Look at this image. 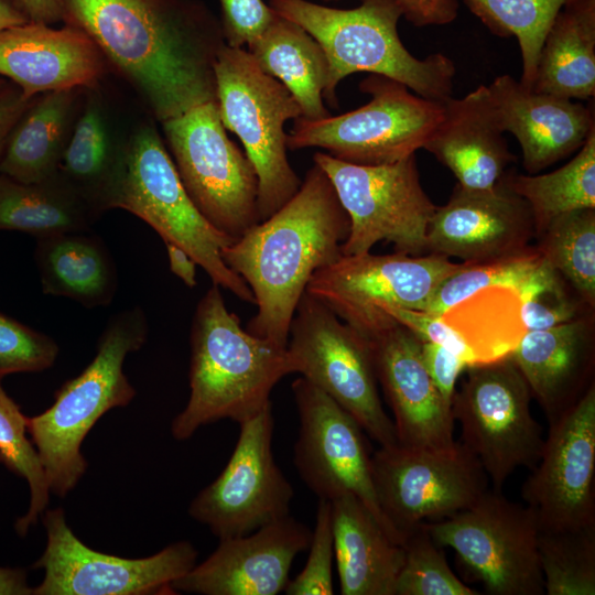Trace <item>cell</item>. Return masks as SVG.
Segmentation results:
<instances>
[{
    "label": "cell",
    "instance_id": "obj_1",
    "mask_svg": "<svg viewBox=\"0 0 595 595\" xmlns=\"http://www.w3.org/2000/svg\"><path fill=\"white\" fill-rule=\"evenodd\" d=\"M158 122L216 100L220 21L197 0H60Z\"/></svg>",
    "mask_w": 595,
    "mask_h": 595
},
{
    "label": "cell",
    "instance_id": "obj_2",
    "mask_svg": "<svg viewBox=\"0 0 595 595\" xmlns=\"http://www.w3.org/2000/svg\"><path fill=\"white\" fill-rule=\"evenodd\" d=\"M348 232V215L314 163L291 199L221 249L225 263L246 281L258 306L246 329L286 347L311 277L343 256Z\"/></svg>",
    "mask_w": 595,
    "mask_h": 595
},
{
    "label": "cell",
    "instance_id": "obj_3",
    "mask_svg": "<svg viewBox=\"0 0 595 595\" xmlns=\"http://www.w3.org/2000/svg\"><path fill=\"white\" fill-rule=\"evenodd\" d=\"M293 374L286 347L241 327L212 284L199 300L191 327L190 398L172 421L177 441L199 428L229 419L238 424L269 403L273 387Z\"/></svg>",
    "mask_w": 595,
    "mask_h": 595
},
{
    "label": "cell",
    "instance_id": "obj_4",
    "mask_svg": "<svg viewBox=\"0 0 595 595\" xmlns=\"http://www.w3.org/2000/svg\"><path fill=\"white\" fill-rule=\"evenodd\" d=\"M269 6L322 46L328 62L323 99L331 107H337L339 82L358 72L387 76L430 100L444 102L452 97L454 62L442 53L421 60L405 48L398 33L402 11L393 0H360L354 9L307 0H269Z\"/></svg>",
    "mask_w": 595,
    "mask_h": 595
},
{
    "label": "cell",
    "instance_id": "obj_5",
    "mask_svg": "<svg viewBox=\"0 0 595 595\" xmlns=\"http://www.w3.org/2000/svg\"><path fill=\"white\" fill-rule=\"evenodd\" d=\"M148 320L140 306L115 314L102 331L89 365L64 382L44 412L28 416V433L52 494L65 497L84 476L82 443L109 410L128 405L136 389L123 372L126 357L147 342Z\"/></svg>",
    "mask_w": 595,
    "mask_h": 595
},
{
    "label": "cell",
    "instance_id": "obj_6",
    "mask_svg": "<svg viewBox=\"0 0 595 595\" xmlns=\"http://www.w3.org/2000/svg\"><path fill=\"white\" fill-rule=\"evenodd\" d=\"M147 223L162 238L184 249L212 282L241 301L255 303L246 281L221 257V249L235 241L215 228L185 191L155 120L148 116L133 127L126 174L116 202Z\"/></svg>",
    "mask_w": 595,
    "mask_h": 595
},
{
    "label": "cell",
    "instance_id": "obj_7",
    "mask_svg": "<svg viewBox=\"0 0 595 595\" xmlns=\"http://www.w3.org/2000/svg\"><path fill=\"white\" fill-rule=\"evenodd\" d=\"M214 74L221 122L239 138L257 172L261 221L301 186L288 160L284 125L302 117V110L290 90L266 74L242 47L225 44L217 54Z\"/></svg>",
    "mask_w": 595,
    "mask_h": 595
},
{
    "label": "cell",
    "instance_id": "obj_8",
    "mask_svg": "<svg viewBox=\"0 0 595 595\" xmlns=\"http://www.w3.org/2000/svg\"><path fill=\"white\" fill-rule=\"evenodd\" d=\"M369 101L339 116L294 120L288 149L321 148L358 165L390 164L423 149L443 117V102L413 94L387 76L369 74L359 83Z\"/></svg>",
    "mask_w": 595,
    "mask_h": 595
},
{
    "label": "cell",
    "instance_id": "obj_9",
    "mask_svg": "<svg viewBox=\"0 0 595 595\" xmlns=\"http://www.w3.org/2000/svg\"><path fill=\"white\" fill-rule=\"evenodd\" d=\"M286 351L293 372L331 397L380 446L398 444L379 397L370 342L306 292L291 321Z\"/></svg>",
    "mask_w": 595,
    "mask_h": 595
},
{
    "label": "cell",
    "instance_id": "obj_10",
    "mask_svg": "<svg viewBox=\"0 0 595 595\" xmlns=\"http://www.w3.org/2000/svg\"><path fill=\"white\" fill-rule=\"evenodd\" d=\"M161 126L180 180L203 216L235 240L257 225V172L228 138L216 100Z\"/></svg>",
    "mask_w": 595,
    "mask_h": 595
},
{
    "label": "cell",
    "instance_id": "obj_11",
    "mask_svg": "<svg viewBox=\"0 0 595 595\" xmlns=\"http://www.w3.org/2000/svg\"><path fill=\"white\" fill-rule=\"evenodd\" d=\"M441 548L454 550L470 581L490 595L544 594L533 510L488 488L472 506L423 522Z\"/></svg>",
    "mask_w": 595,
    "mask_h": 595
},
{
    "label": "cell",
    "instance_id": "obj_12",
    "mask_svg": "<svg viewBox=\"0 0 595 595\" xmlns=\"http://www.w3.org/2000/svg\"><path fill=\"white\" fill-rule=\"evenodd\" d=\"M452 401L461 443L479 461L491 488L502 490L520 467L530 470L541 458L544 436L531 412V392L508 356L466 368Z\"/></svg>",
    "mask_w": 595,
    "mask_h": 595
},
{
    "label": "cell",
    "instance_id": "obj_13",
    "mask_svg": "<svg viewBox=\"0 0 595 595\" xmlns=\"http://www.w3.org/2000/svg\"><path fill=\"white\" fill-rule=\"evenodd\" d=\"M313 161L331 180L349 218L343 256L369 252L381 240L404 255L428 251L436 205L421 185L415 154L382 165L353 164L324 152H316Z\"/></svg>",
    "mask_w": 595,
    "mask_h": 595
},
{
    "label": "cell",
    "instance_id": "obj_14",
    "mask_svg": "<svg viewBox=\"0 0 595 595\" xmlns=\"http://www.w3.org/2000/svg\"><path fill=\"white\" fill-rule=\"evenodd\" d=\"M462 266L437 253L342 256L315 271L305 292L370 340L398 324L386 309L425 311L442 282Z\"/></svg>",
    "mask_w": 595,
    "mask_h": 595
},
{
    "label": "cell",
    "instance_id": "obj_15",
    "mask_svg": "<svg viewBox=\"0 0 595 595\" xmlns=\"http://www.w3.org/2000/svg\"><path fill=\"white\" fill-rule=\"evenodd\" d=\"M371 467L380 508L403 539L422 522L468 508L489 488L478 458L461 442L446 451L380 446Z\"/></svg>",
    "mask_w": 595,
    "mask_h": 595
},
{
    "label": "cell",
    "instance_id": "obj_16",
    "mask_svg": "<svg viewBox=\"0 0 595 595\" xmlns=\"http://www.w3.org/2000/svg\"><path fill=\"white\" fill-rule=\"evenodd\" d=\"M47 542L33 564L44 570L33 595H163L195 564L197 551L188 541L172 543L141 559L106 554L83 543L66 522L62 508L45 510Z\"/></svg>",
    "mask_w": 595,
    "mask_h": 595
},
{
    "label": "cell",
    "instance_id": "obj_17",
    "mask_svg": "<svg viewBox=\"0 0 595 595\" xmlns=\"http://www.w3.org/2000/svg\"><path fill=\"white\" fill-rule=\"evenodd\" d=\"M292 391L300 421L293 461L301 479L318 499L355 496L387 534L403 544L380 508L361 426L305 378L295 379Z\"/></svg>",
    "mask_w": 595,
    "mask_h": 595
},
{
    "label": "cell",
    "instance_id": "obj_18",
    "mask_svg": "<svg viewBox=\"0 0 595 595\" xmlns=\"http://www.w3.org/2000/svg\"><path fill=\"white\" fill-rule=\"evenodd\" d=\"M239 425L227 465L188 507V515L218 539L245 536L290 516L294 495L273 456L272 403Z\"/></svg>",
    "mask_w": 595,
    "mask_h": 595
},
{
    "label": "cell",
    "instance_id": "obj_19",
    "mask_svg": "<svg viewBox=\"0 0 595 595\" xmlns=\"http://www.w3.org/2000/svg\"><path fill=\"white\" fill-rule=\"evenodd\" d=\"M521 497L540 530L595 526V386L549 424L540 461Z\"/></svg>",
    "mask_w": 595,
    "mask_h": 595
},
{
    "label": "cell",
    "instance_id": "obj_20",
    "mask_svg": "<svg viewBox=\"0 0 595 595\" xmlns=\"http://www.w3.org/2000/svg\"><path fill=\"white\" fill-rule=\"evenodd\" d=\"M312 531L288 516L253 533L219 539L201 564L173 582L175 593L275 595L284 592L295 556L307 550Z\"/></svg>",
    "mask_w": 595,
    "mask_h": 595
},
{
    "label": "cell",
    "instance_id": "obj_21",
    "mask_svg": "<svg viewBox=\"0 0 595 595\" xmlns=\"http://www.w3.org/2000/svg\"><path fill=\"white\" fill-rule=\"evenodd\" d=\"M534 232L528 204L513 193L504 175L493 190L456 185L436 209L428 228V251L463 262H482L524 251Z\"/></svg>",
    "mask_w": 595,
    "mask_h": 595
},
{
    "label": "cell",
    "instance_id": "obj_22",
    "mask_svg": "<svg viewBox=\"0 0 595 595\" xmlns=\"http://www.w3.org/2000/svg\"><path fill=\"white\" fill-rule=\"evenodd\" d=\"M378 382L393 414L398 444L452 450L454 418L421 357V340L397 324L369 340Z\"/></svg>",
    "mask_w": 595,
    "mask_h": 595
},
{
    "label": "cell",
    "instance_id": "obj_23",
    "mask_svg": "<svg viewBox=\"0 0 595 595\" xmlns=\"http://www.w3.org/2000/svg\"><path fill=\"white\" fill-rule=\"evenodd\" d=\"M108 65L89 36L64 24L28 21L0 29V77L33 98L71 88L95 87L109 74Z\"/></svg>",
    "mask_w": 595,
    "mask_h": 595
},
{
    "label": "cell",
    "instance_id": "obj_24",
    "mask_svg": "<svg viewBox=\"0 0 595 595\" xmlns=\"http://www.w3.org/2000/svg\"><path fill=\"white\" fill-rule=\"evenodd\" d=\"M102 84L85 88L56 173L98 217L116 207L137 122L123 123Z\"/></svg>",
    "mask_w": 595,
    "mask_h": 595
},
{
    "label": "cell",
    "instance_id": "obj_25",
    "mask_svg": "<svg viewBox=\"0 0 595 595\" xmlns=\"http://www.w3.org/2000/svg\"><path fill=\"white\" fill-rule=\"evenodd\" d=\"M487 88L502 131L520 144L529 174L577 151L595 128L593 104L534 91L508 74L497 76Z\"/></svg>",
    "mask_w": 595,
    "mask_h": 595
},
{
    "label": "cell",
    "instance_id": "obj_26",
    "mask_svg": "<svg viewBox=\"0 0 595 595\" xmlns=\"http://www.w3.org/2000/svg\"><path fill=\"white\" fill-rule=\"evenodd\" d=\"M443 117L423 149L470 191L493 190L515 161L488 88L478 86L443 102Z\"/></svg>",
    "mask_w": 595,
    "mask_h": 595
},
{
    "label": "cell",
    "instance_id": "obj_27",
    "mask_svg": "<svg viewBox=\"0 0 595 595\" xmlns=\"http://www.w3.org/2000/svg\"><path fill=\"white\" fill-rule=\"evenodd\" d=\"M548 424L573 407L593 385V351L588 327L582 321L526 331L509 354Z\"/></svg>",
    "mask_w": 595,
    "mask_h": 595
},
{
    "label": "cell",
    "instance_id": "obj_28",
    "mask_svg": "<svg viewBox=\"0 0 595 595\" xmlns=\"http://www.w3.org/2000/svg\"><path fill=\"white\" fill-rule=\"evenodd\" d=\"M334 550L343 595H394L404 550L355 496L331 501Z\"/></svg>",
    "mask_w": 595,
    "mask_h": 595
},
{
    "label": "cell",
    "instance_id": "obj_29",
    "mask_svg": "<svg viewBox=\"0 0 595 595\" xmlns=\"http://www.w3.org/2000/svg\"><path fill=\"white\" fill-rule=\"evenodd\" d=\"M84 93L85 88H71L35 96L8 137L0 174L24 183L55 176Z\"/></svg>",
    "mask_w": 595,
    "mask_h": 595
},
{
    "label": "cell",
    "instance_id": "obj_30",
    "mask_svg": "<svg viewBox=\"0 0 595 595\" xmlns=\"http://www.w3.org/2000/svg\"><path fill=\"white\" fill-rule=\"evenodd\" d=\"M88 231L37 238L35 263L43 293L86 307L106 306L117 291V270L102 240Z\"/></svg>",
    "mask_w": 595,
    "mask_h": 595
},
{
    "label": "cell",
    "instance_id": "obj_31",
    "mask_svg": "<svg viewBox=\"0 0 595 595\" xmlns=\"http://www.w3.org/2000/svg\"><path fill=\"white\" fill-rule=\"evenodd\" d=\"M532 89L574 100L595 95V0H564L541 46Z\"/></svg>",
    "mask_w": 595,
    "mask_h": 595
},
{
    "label": "cell",
    "instance_id": "obj_32",
    "mask_svg": "<svg viewBox=\"0 0 595 595\" xmlns=\"http://www.w3.org/2000/svg\"><path fill=\"white\" fill-rule=\"evenodd\" d=\"M247 47L259 67L290 90L302 117L317 120L331 116L323 99L328 62L320 43L302 26L277 14Z\"/></svg>",
    "mask_w": 595,
    "mask_h": 595
},
{
    "label": "cell",
    "instance_id": "obj_33",
    "mask_svg": "<svg viewBox=\"0 0 595 595\" xmlns=\"http://www.w3.org/2000/svg\"><path fill=\"white\" fill-rule=\"evenodd\" d=\"M97 218L57 175L24 183L0 174V230L41 238L89 230Z\"/></svg>",
    "mask_w": 595,
    "mask_h": 595
},
{
    "label": "cell",
    "instance_id": "obj_34",
    "mask_svg": "<svg viewBox=\"0 0 595 595\" xmlns=\"http://www.w3.org/2000/svg\"><path fill=\"white\" fill-rule=\"evenodd\" d=\"M508 187L528 204L539 236L556 217L595 208V128L577 154L545 174L505 173Z\"/></svg>",
    "mask_w": 595,
    "mask_h": 595
},
{
    "label": "cell",
    "instance_id": "obj_35",
    "mask_svg": "<svg viewBox=\"0 0 595 595\" xmlns=\"http://www.w3.org/2000/svg\"><path fill=\"white\" fill-rule=\"evenodd\" d=\"M537 249L563 275L582 302L595 303V208L554 218L539 235Z\"/></svg>",
    "mask_w": 595,
    "mask_h": 595
},
{
    "label": "cell",
    "instance_id": "obj_36",
    "mask_svg": "<svg viewBox=\"0 0 595 595\" xmlns=\"http://www.w3.org/2000/svg\"><path fill=\"white\" fill-rule=\"evenodd\" d=\"M495 35L516 36L522 62L520 83L532 89L544 36L564 0H464Z\"/></svg>",
    "mask_w": 595,
    "mask_h": 595
},
{
    "label": "cell",
    "instance_id": "obj_37",
    "mask_svg": "<svg viewBox=\"0 0 595 595\" xmlns=\"http://www.w3.org/2000/svg\"><path fill=\"white\" fill-rule=\"evenodd\" d=\"M538 552L545 594H595V526L540 530Z\"/></svg>",
    "mask_w": 595,
    "mask_h": 595
},
{
    "label": "cell",
    "instance_id": "obj_38",
    "mask_svg": "<svg viewBox=\"0 0 595 595\" xmlns=\"http://www.w3.org/2000/svg\"><path fill=\"white\" fill-rule=\"evenodd\" d=\"M0 463L15 476L25 479L29 485V508L14 523L18 536L24 538L46 510L51 490L37 452L28 433V416L2 388L1 380Z\"/></svg>",
    "mask_w": 595,
    "mask_h": 595
},
{
    "label": "cell",
    "instance_id": "obj_39",
    "mask_svg": "<svg viewBox=\"0 0 595 595\" xmlns=\"http://www.w3.org/2000/svg\"><path fill=\"white\" fill-rule=\"evenodd\" d=\"M545 260L537 248L482 262H463L436 290L425 312L443 316L454 306L486 289L519 292L537 275Z\"/></svg>",
    "mask_w": 595,
    "mask_h": 595
},
{
    "label": "cell",
    "instance_id": "obj_40",
    "mask_svg": "<svg viewBox=\"0 0 595 595\" xmlns=\"http://www.w3.org/2000/svg\"><path fill=\"white\" fill-rule=\"evenodd\" d=\"M404 559L394 595H477L450 567L443 548L422 522L404 537Z\"/></svg>",
    "mask_w": 595,
    "mask_h": 595
},
{
    "label": "cell",
    "instance_id": "obj_41",
    "mask_svg": "<svg viewBox=\"0 0 595 595\" xmlns=\"http://www.w3.org/2000/svg\"><path fill=\"white\" fill-rule=\"evenodd\" d=\"M58 351L52 337L0 312V380L11 374L48 369Z\"/></svg>",
    "mask_w": 595,
    "mask_h": 595
},
{
    "label": "cell",
    "instance_id": "obj_42",
    "mask_svg": "<svg viewBox=\"0 0 595 595\" xmlns=\"http://www.w3.org/2000/svg\"><path fill=\"white\" fill-rule=\"evenodd\" d=\"M518 296L526 331L545 329L575 320L577 304L566 294L560 274L547 261Z\"/></svg>",
    "mask_w": 595,
    "mask_h": 595
},
{
    "label": "cell",
    "instance_id": "obj_43",
    "mask_svg": "<svg viewBox=\"0 0 595 595\" xmlns=\"http://www.w3.org/2000/svg\"><path fill=\"white\" fill-rule=\"evenodd\" d=\"M309 556L303 570L289 580L286 595H332L333 563L335 560L331 501L318 499L315 526L309 544Z\"/></svg>",
    "mask_w": 595,
    "mask_h": 595
},
{
    "label": "cell",
    "instance_id": "obj_44",
    "mask_svg": "<svg viewBox=\"0 0 595 595\" xmlns=\"http://www.w3.org/2000/svg\"><path fill=\"white\" fill-rule=\"evenodd\" d=\"M385 312L398 324L412 332L421 342L444 347L462 358L468 367L482 364L464 335L442 316L425 311L389 307Z\"/></svg>",
    "mask_w": 595,
    "mask_h": 595
},
{
    "label": "cell",
    "instance_id": "obj_45",
    "mask_svg": "<svg viewBox=\"0 0 595 595\" xmlns=\"http://www.w3.org/2000/svg\"><path fill=\"white\" fill-rule=\"evenodd\" d=\"M225 43L244 47L258 39L277 17L262 0H219Z\"/></svg>",
    "mask_w": 595,
    "mask_h": 595
},
{
    "label": "cell",
    "instance_id": "obj_46",
    "mask_svg": "<svg viewBox=\"0 0 595 595\" xmlns=\"http://www.w3.org/2000/svg\"><path fill=\"white\" fill-rule=\"evenodd\" d=\"M421 357L443 399L452 405L457 378L468 365L452 351L429 342L421 343Z\"/></svg>",
    "mask_w": 595,
    "mask_h": 595
},
{
    "label": "cell",
    "instance_id": "obj_47",
    "mask_svg": "<svg viewBox=\"0 0 595 595\" xmlns=\"http://www.w3.org/2000/svg\"><path fill=\"white\" fill-rule=\"evenodd\" d=\"M402 15L415 26L444 25L458 13V0H393Z\"/></svg>",
    "mask_w": 595,
    "mask_h": 595
},
{
    "label": "cell",
    "instance_id": "obj_48",
    "mask_svg": "<svg viewBox=\"0 0 595 595\" xmlns=\"http://www.w3.org/2000/svg\"><path fill=\"white\" fill-rule=\"evenodd\" d=\"M33 99L9 80L0 87V158L13 126Z\"/></svg>",
    "mask_w": 595,
    "mask_h": 595
},
{
    "label": "cell",
    "instance_id": "obj_49",
    "mask_svg": "<svg viewBox=\"0 0 595 595\" xmlns=\"http://www.w3.org/2000/svg\"><path fill=\"white\" fill-rule=\"evenodd\" d=\"M14 3L32 22L52 25L63 19L60 0H14Z\"/></svg>",
    "mask_w": 595,
    "mask_h": 595
},
{
    "label": "cell",
    "instance_id": "obj_50",
    "mask_svg": "<svg viewBox=\"0 0 595 595\" xmlns=\"http://www.w3.org/2000/svg\"><path fill=\"white\" fill-rule=\"evenodd\" d=\"M169 264L171 271L180 278L185 285L194 288L196 285V262L181 247L173 244H165Z\"/></svg>",
    "mask_w": 595,
    "mask_h": 595
},
{
    "label": "cell",
    "instance_id": "obj_51",
    "mask_svg": "<svg viewBox=\"0 0 595 595\" xmlns=\"http://www.w3.org/2000/svg\"><path fill=\"white\" fill-rule=\"evenodd\" d=\"M0 595H33L24 569L0 566Z\"/></svg>",
    "mask_w": 595,
    "mask_h": 595
},
{
    "label": "cell",
    "instance_id": "obj_52",
    "mask_svg": "<svg viewBox=\"0 0 595 595\" xmlns=\"http://www.w3.org/2000/svg\"><path fill=\"white\" fill-rule=\"evenodd\" d=\"M14 0H0V29L28 22Z\"/></svg>",
    "mask_w": 595,
    "mask_h": 595
},
{
    "label": "cell",
    "instance_id": "obj_53",
    "mask_svg": "<svg viewBox=\"0 0 595 595\" xmlns=\"http://www.w3.org/2000/svg\"><path fill=\"white\" fill-rule=\"evenodd\" d=\"M6 82H7V79L0 77V87L3 86Z\"/></svg>",
    "mask_w": 595,
    "mask_h": 595
},
{
    "label": "cell",
    "instance_id": "obj_54",
    "mask_svg": "<svg viewBox=\"0 0 595 595\" xmlns=\"http://www.w3.org/2000/svg\"><path fill=\"white\" fill-rule=\"evenodd\" d=\"M326 1H333V0H326Z\"/></svg>",
    "mask_w": 595,
    "mask_h": 595
}]
</instances>
